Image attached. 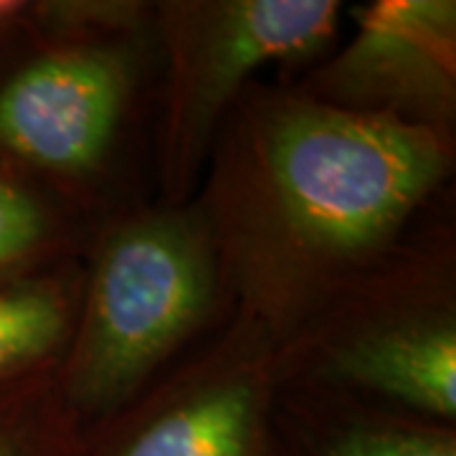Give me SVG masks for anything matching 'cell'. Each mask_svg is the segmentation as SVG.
Returning a JSON list of instances; mask_svg holds the SVG:
<instances>
[{
	"mask_svg": "<svg viewBox=\"0 0 456 456\" xmlns=\"http://www.w3.org/2000/svg\"><path fill=\"white\" fill-rule=\"evenodd\" d=\"M200 211L246 325L279 350L395 241L441 185L449 134L307 94L233 107Z\"/></svg>",
	"mask_w": 456,
	"mask_h": 456,
	"instance_id": "cell-1",
	"label": "cell"
},
{
	"mask_svg": "<svg viewBox=\"0 0 456 456\" xmlns=\"http://www.w3.org/2000/svg\"><path fill=\"white\" fill-rule=\"evenodd\" d=\"M218 284L221 266L200 208L140 213L107 233L56 375L82 431L130 406L150 375L206 322Z\"/></svg>",
	"mask_w": 456,
	"mask_h": 456,
	"instance_id": "cell-2",
	"label": "cell"
},
{
	"mask_svg": "<svg viewBox=\"0 0 456 456\" xmlns=\"http://www.w3.org/2000/svg\"><path fill=\"white\" fill-rule=\"evenodd\" d=\"M338 0H173L158 5L167 56L160 175L180 206L211 155L248 79L269 64H299L335 41Z\"/></svg>",
	"mask_w": 456,
	"mask_h": 456,
	"instance_id": "cell-3",
	"label": "cell"
},
{
	"mask_svg": "<svg viewBox=\"0 0 456 456\" xmlns=\"http://www.w3.org/2000/svg\"><path fill=\"white\" fill-rule=\"evenodd\" d=\"M119 41H53L0 74V167L59 180L94 175L112 152L134 89Z\"/></svg>",
	"mask_w": 456,
	"mask_h": 456,
	"instance_id": "cell-4",
	"label": "cell"
},
{
	"mask_svg": "<svg viewBox=\"0 0 456 456\" xmlns=\"http://www.w3.org/2000/svg\"><path fill=\"white\" fill-rule=\"evenodd\" d=\"M233 335L163 398L84 428L77 456H294L272 428L277 350L246 322Z\"/></svg>",
	"mask_w": 456,
	"mask_h": 456,
	"instance_id": "cell-5",
	"label": "cell"
},
{
	"mask_svg": "<svg viewBox=\"0 0 456 456\" xmlns=\"http://www.w3.org/2000/svg\"><path fill=\"white\" fill-rule=\"evenodd\" d=\"M310 79L307 97L449 134L456 99L454 0H378Z\"/></svg>",
	"mask_w": 456,
	"mask_h": 456,
	"instance_id": "cell-6",
	"label": "cell"
},
{
	"mask_svg": "<svg viewBox=\"0 0 456 456\" xmlns=\"http://www.w3.org/2000/svg\"><path fill=\"white\" fill-rule=\"evenodd\" d=\"M327 378L395 401L434 424H454L456 327L452 314L380 320L327 350Z\"/></svg>",
	"mask_w": 456,
	"mask_h": 456,
	"instance_id": "cell-7",
	"label": "cell"
},
{
	"mask_svg": "<svg viewBox=\"0 0 456 456\" xmlns=\"http://www.w3.org/2000/svg\"><path fill=\"white\" fill-rule=\"evenodd\" d=\"M71 332V297L56 279L0 284V386L49 370Z\"/></svg>",
	"mask_w": 456,
	"mask_h": 456,
	"instance_id": "cell-8",
	"label": "cell"
},
{
	"mask_svg": "<svg viewBox=\"0 0 456 456\" xmlns=\"http://www.w3.org/2000/svg\"><path fill=\"white\" fill-rule=\"evenodd\" d=\"M294 456H456L454 428L386 416H335L287 439Z\"/></svg>",
	"mask_w": 456,
	"mask_h": 456,
	"instance_id": "cell-9",
	"label": "cell"
},
{
	"mask_svg": "<svg viewBox=\"0 0 456 456\" xmlns=\"http://www.w3.org/2000/svg\"><path fill=\"white\" fill-rule=\"evenodd\" d=\"M82 426L66 408L56 373L0 386V456H77Z\"/></svg>",
	"mask_w": 456,
	"mask_h": 456,
	"instance_id": "cell-10",
	"label": "cell"
},
{
	"mask_svg": "<svg viewBox=\"0 0 456 456\" xmlns=\"http://www.w3.org/2000/svg\"><path fill=\"white\" fill-rule=\"evenodd\" d=\"M51 218L31 188L0 167V284L13 281L49 241Z\"/></svg>",
	"mask_w": 456,
	"mask_h": 456,
	"instance_id": "cell-11",
	"label": "cell"
},
{
	"mask_svg": "<svg viewBox=\"0 0 456 456\" xmlns=\"http://www.w3.org/2000/svg\"><path fill=\"white\" fill-rule=\"evenodd\" d=\"M33 20H36V3L0 0V53L8 51L20 33L33 28Z\"/></svg>",
	"mask_w": 456,
	"mask_h": 456,
	"instance_id": "cell-12",
	"label": "cell"
}]
</instances>
